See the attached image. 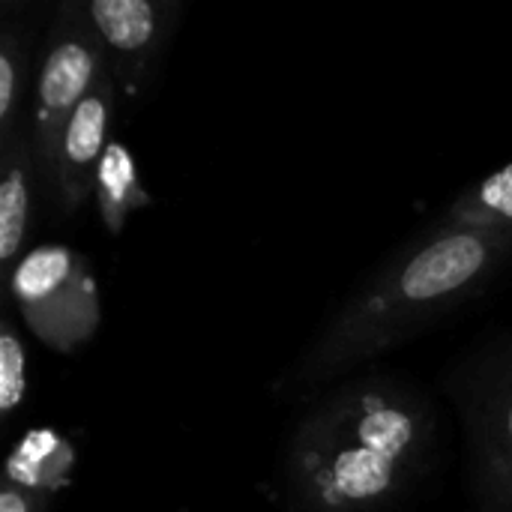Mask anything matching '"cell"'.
Here are the masks:
<instances>
[{
  "instance_id": "6da1fadb",
  "label": "cell",
  "mask_w": 512,
  "mask_h": 512,
  "mask_svg": "<svg viewBox=\"0 0 512 512\" xmlns=\"http://www.w3.org/2000/svg\"><path fill=\"white\" fill-rule=\"evenodd\" d=\"M426 441L414 399L387 384L345 387L306 414L291 444V486L312 512H366L408 480Z\"/></svg>"
},
{
  "instance_id": "7a4b0ae2",
  "label": "cell",
  "mask_w": 512,
  "mask_h": 512,
  "mask_svg": "<svg viewBox=\"0 0 512 512\" xmlns=\"http://www.w3.org/2000/svg\"><path fill=\"white\" fill-rule=\"evenodd\" d=\"M512 249L510 231L447 228L393 264L357 297L300 366V384H318L369 360L468 297Z\"/></svg>"
},
{
  "instance_id": "3957f363",
  "label": "cell",
  "mask_w": 512,
  "mask_h": 512,
  "mask_svg": "<svg viewBox=\"0 0 512 512\" xmlns=\"http://www.w3.org/2000/svg\"><path fill=\"white\" fill-rule=\"evenodd\" d=\"M9 294L27 330L57 354L78 351L99 330V285L90 264L69 246L30 249L9 273Z\"/></svg>"
},
{
  "instance_id": "277c9868",
  "label": "cell",
  "mask_w": 512,
  "mask_h": 512,
  "mask_svg": "<svg viewBox=\"0 0 512 512\" xmlns=\"http://www.w3.org/2000/svg\"><path fill=\"white\" fill-rule=\"evenodd\" d=\"M108 78L105 48L87 18L84 3H66L60 9L51 45L45 51L36 102H33V159L36 171L54 186L57 180V153L66 132V123L78 105Z\"/></svg>"
},
{
  "instance_id": "5b68a950",
  "label": "cell",
  "mask_w": 512,
  "mask_h": 512,
  "mask_svg": "<svg viewBox=\"0 0 512 512\" xmlns=\"http://www.w3.org/2000/svg\"><path fill=\"white\" fill-rule=\"evenodd\" d=\"M84 9L105 48L108 75L120 81L126 96H135L171 33L174 3L90 0Z\"/></svg>"
},
{
  "instance_id": "8992f818",
  "label": "cell",
  "mask_w": 512,
  "mask_h": 512,
  "mask_svg": "<svg viewBox=\"0 0 512 512\" xmlns=\"http://www.w3.org/2000/svg\"><path fill=\"white\" fill-rule=\"evenodd\" d=\"M114 102H117V90H114V78L108 75L66 123L57 153V180H54V192L66 216H72L93 195L99 162L111 144L108 126H111Z\"/></svg>"
},
{
  "instance_id": "52a82bcc",
  "label": "cell",
  "mask_w": 512,
  "mask_h": 512,
  "mask_svg": "<svg viewBox=\"0 0 512 512\" xmlns=\"http://www.w3.org/2000/svg\"><path fill=\"white\" fill-rule=\"evenodd\" d=\"M75 474V447L57 429H30L9 453L3 480L36 492V495H57L72 486Z\"/></svg>"
},
{
  "instance_id": "ba28073f",
  "label": "cell",
  "mask_w": 512,
  "mask_h": 512,
  "mask_svg": "<svg viewBox=\"0 0 512 512\" xmlns=\"http://www.w3.org/2000/svg\"><path fill=\"white\" fill-rule=\"evenodd\" d=\"M36 159L33 144L24 135L3 144V180H0V264L15 267L21 258L24 234L30 225V177Z\"/></svg>"
},
{
  "instance_id": "9c48e42d",
  "label": "cell",
  "mask_w": 512,
  "mask_h": 512,
  "mask_svg": "<svg viewBox=\"0 0 512 512\" xmlns=\"http://www.w3.org/2000/svg\"><path fill=\"white\" fill-rule=\"evenodd\" d=\"M93 195H96V213L108 234H120L132 213L150 207V192L144 189L135 156L129 153L126 144L120 141L108 144L96 171Z\"/></svg>"
},
{
  "instance_id": "30bf717a",
  "label": "cell",
  "mask_w": 512,
  "mask_h": 512,
  "mask_svg": "<svg viewBox=\"0 0 512 512\" xmlns=\"http://www.w3.org/2000/svg\"><path fill=\"white\" fill-rule=\"evenodd\" d=\"M483 477L486 492L498 510L512 507V378L501 387L483 438Z\"/></svg>"
},
{
  "instance_id": "8fae6325",
  "label": "cell",
  "mask_w": 512,
  "mask_h": 512,
  "mask_svg": "<svg viewBox=\"0 0 512 512\" xmlns=\"http://www.w3.org/2000/svg\"><path fill=\"white\" fill-rule=\"evenodd\" d=\"M453 228H512V162L486 177L480 186L465 192L450 210Z\"/></svg>"
},
{
  "instance_id": "7c38bea8",
  "label": "cell",
  "mask_w": 512,
  "mask_h": 512,
  "mask_svg": "<svg viewBox=\"0 0 512 512\" xmlns=\"http://www.w3.org/2000/svg\"><path fill=\"white\" fill-rule=\"evenodd\" d=\"M27 84V54L12 30L0 39V144L18 138V108Z\"/></svg>"
},
{
  "instance_id": "4fadbf2b",
  "label": "cell",
  "mask_w": 512,
  "mask_h": 512,
  "mask_svg": "<svg viewBox=\"0 0 512 512\" xmlns=\"http://www.w3.org/2000/svg\"><path fill=\"white\" fill-rule=\"evenodd\" d=\"M27 396V351L12 324L0 327V411L9 417Z\"/></svg>"
},
{
  "instance_id": "5bb4252c",
  "label": "cell",
  "mask_w": 512,
  "mask_h": 512,
  "mask_svg": "<svg viewBox=\"0 0 512 512\" xmlns=\"http://www.w3.org/2000/svg\"><path fill=\"white\" fill-rule=\"evenodd\" d=\"M48 507H51L48 495H36V492L18 489V486L3 480V486H0V512H48Z\"/></svg>"
}]
</instances>
